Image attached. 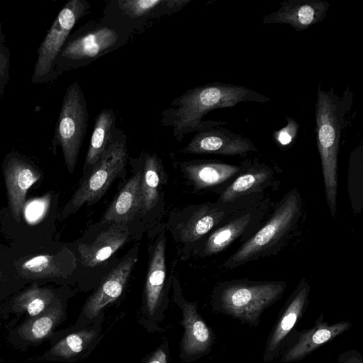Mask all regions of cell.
Segmentation results:
<instances>
[{"mask_svg":"<svg viewBox=\"0 0 363 363\" xmlns=\"http://www.w3.org/2000/svg\"><path fill=\"white\" fill-rule=\"evenodd\" d=\"M270 99L244 86L216 82L187 90L174 99L161 113L163 125L172 127L179 142L190 133L219 126L226 122L203 121L208 112L232 107L240 102L267 103Z\"/></svg>","mask_w":363,"mask_h":363,"instance_id":"obj_1","label":"cell"},{"mask_svg":"<svg viewBox=\"0 0 363 363\" xmlns=\"http://www.w3.org/2000/svg\"><path fill=\"white\" fill-rule=\"evenodd\" d=\"M341 99L331 89L320 86L315 103L317 147L320 157L326 202L330 214L335 218L337 193V158L344 118L348 110L347 97Z\"/></svg>","mask_w":363,"mask_h":363,"instance_id":"obj_2","label":"cell"},{"mask_svg":"<svg viewBox=\"0 0 363 363\" xmlns=\"http://www.w3.org/2000/svg\"><path fill=\"white\" fill-rule=\"evenodd\" d=\"M302 204L298 191L296 188L289 191L267 223L230 255L223 266L233 269L278 252L301 218Z\"/></svg>","mask_w":363,"mask_h":363,"instance_id":"obj_3","label":"cell"},{"mask_svg":"<svg viewBox=\"0 0 363 363\" xmlns=\"http://www.w3.org/2000/svg\"><path fill=\"white\" fill-rule=\"evenodd\" d=\"M128 157L126 135L118 128L99 162L89 173L83 175L75 192L62 208L61 218H67L84 205L94 204L117 178L123 179Z\"/></svg>","mask_w":363,"mask_h":363,"instance_id":"obj_4","label":"cell"},{"mask_svg":"<svg viewBox=\"0 0 363 363\" xmlns=\"http://www.w3.org/2000/svg\"><path fill=\"white\" fill-rule=\"evenodd\" d=\"M286 287L284 281L235 279L220 283L216 297L222 311L255 325L262 313L281 297Z\"/></svg>","mask_w":363,"mask_h":363,"instance_id":"obj_5","label":"cell"},{"mask_svg":"<svg viewBox=\"0 0 363 363\" xmlns=\"http://www.w3.org/2000/svg\"><path fill=\"white\" fill-rule=\"evenodd\" d=\"M88 122L86 101L79 84L75 81L67 87L64 95L52 140L53 152L55 153L57 146L61 147L69 173L76 167Z\"/></svg>","mask_w":363,"mask_h":363,"instance_id":"obj_6","label":"cell"},{"mask_svg":"<svg viewBox=\"0 0 363 363\" xmlns=\"http://www.w3.org/2000/svg\"><path fill=\"white\" fill-rule=\"evenodd\" d=\"M122 43L116 29L105 25H86L70 33L55 61L57 76L84 67L116 49Z\"/></svg>","mask_w":363,"mask_h":363,"instance_id":"obj_7","label":"cell"},{"mask_svg":"<svg viewBox=\"0 0 363 363\" xmlns=\"http://www.w3.org/2000/svg\"><path fill=\"white\" fill-rule=\"evenodd\" d=\"M90 8L86 0H69L60 11L37 49L31 82L43 84L57 78L55 61L71 31Z\"/></svg>","mask_w":363,"mask_h":363,"instance_id":"obj_8","label":"cell"},{"mask_svg":"<svg viewBox=\"0 0 363 363\" xmlns=\"http://www.w3.org/2000/svg\"><path fill=\"white\" fill-rule=\"evenodd\" d=\"M231 204L206 202L172 211L166 229L177 242L189 247L228 218L233 212Z\"/></svg>","mask_w":363,"mask_h":363,"instance_id":"obj_9","label":"cell"},{"mask_svg":"<svg viewBox=\"0 0 363 363\" xmlns=\"http://www.w3.org/2000/svg\"><path fill=\"white\" fill-rule=\"evenodd\" d=\"M102 229L89 242H80L77 250L81 264L94 269L104 264L131 239L140 238V231L123 223H100Z\"/></svg>","mask_w":363,"mask_h":363,"instance_id":"obj_10","label":"cell"},{"mask_svg":"<svg viewBox=\"0 0 363 363\" xmlns=\"http://www.w3.org/2000/svg\"><path fill=\"white\" fill-rule=\"evenodd\" d=\"M138 159L142 170L141 223L146 230L152 228L162 212L164 192L162 190L167 177L162 160L156 154L143 151Z\"/></svg>","mask_w":363,"mask_h":363,"instance_id":"obj_11","label":"cell"},{"mask_svg":"<svg viewBox=\"0 0 363 363\" xmlns=\"http://www.w3.org/2000/svg\"><path fill=\"white\" fill-rule=\"evenodd\" d=\"M132 174L104 213L99 223H123L145 230L141 223L142 170L138 158L128 157Z\"/></svg>","mask_w":363,"mask_h":363,"instance_id":"obj_12","label":"cell"},{"mask_svg":"<svg viewBox=\"0 0 363 363\" xmlns=\"http://www.w3.org/2000/svg\"><path fill=\"white\" fill-rule=\"evenodd\" d=\"M3 169L9 207L15 221L20 223L27 192L41 174L18 152H10L5 157Z\"/></svg>","mask_w":363,"mask_h":363,"instance_id":"obj_13","label":"cell"},{"mask_svg":"<svg viewBox=\"0 0 363 363\" xmlns=\"http://www.w3.org/2000/svg\"><path fill=\"white\" fill-rule=\"evenodd\" d=\"M258 149L247 138L222 127H213L196 133L180 151L187 154L245 156Z\"/></svg>","mask_w":363,"mask_h":363,"instance_id":"obj_14","label":"cell"},{"mask_svg":"<svg viewBox=\"0 0 363 363\" xmlns=\"http://www.w3.org/2000/svg\"><path fill=\"white\" fill-rule=\"evenodd\" d=\"M138 244L133 247L109 269L96 291L87 301L84 313L94 318L108 303L119 298L138 259Z\"/></svg>","mask_w":363,"mask_h":363,"instance_id":"obj_15","label":"cell"},{"mask_svg":"<svg viewBox=\"0 0 363 363\" xmlns=\"http://www.w3.org/2000/svg\"><path fill=\"white\" fill-rule=\"evenodd\" d=\"M151 238L148 247V263L145 283V300L152 315L162 298L167 277L166 227L159 224L150 228Z\"/></svg>","mask_w":363,"mask_h":363,"instance_id":"obj_16","label":"cell"},{"mask_svg":"<svg viewBox=\"0 0 363 363\" xmlns=\"http://www.w3.org/2000/svg\"><path fill=\"white\" fill-rule=\"evenodd\" d=\"M330 4L325 0H285L279 8L263 16L264 24H288L296 31H303L325 18Z\"/></svg>","mask_w":363,"mask_h":363,"instance_id":"obj_17","label":"cell"},{"mask_svg":"<svg viewBox=\"0 0 363 363\" xmlns=\"http://www.w3.org/2000/svg\"><path fill=\"white\" fill-rule=\"evenodd\" d=\"M238 177L222 191L217 201L223 204H231L245 196L262 193L270 186L274 179L273 169L257 160L242 164Z\"/></svg>","mask_w":363,"mask_h":363,"instance_id":"obj_18","label":"cell"},{"mask_svg":"<svg viewBox=\"0 0 363 363\" xmlns=\"http://www.w3.org/2000/svg\"><path fill=\"white\" fill-rule=\"evenodd\" d=\"M310 289L308 280L303 277L289 298L280 318L268 339L264 354L265 361L273 359L279 351L286 336L306 306Z\"/></svg>","mask_w":363,"mask_h":363,"instance_id":"obj_19","label":"cell"},{"mask_svg":"<svg viewBox=\"0 0 363 363\" xmlns=\"http://www.w3.org/2000/svg\"><path fill=\"white\" fill-rule=\"evenodd\" d=\"M180 169L194 190L200 191L221 184L237 176L242 165L217 160H196L179 163Z\"/></svg>","mask_w":363,"mask_h":363,"instance_id":"obj_20","label":"cell"},{"mask_svg":"<svg viewBox=\"0 0 363 363\" xmlns=\"http://www.w3.org/2000/svg\"><path fill=\"white\" fill-rule=\"evenodd\" d=\"M77 267L75 255L63 247L55 255H38L32 257L17 267L18 274L27 279L67 277Z\"/></svg>","mask_w":363,"mask_h":363,"instance_id":"obj_21","label":"cell"},{"mask_svg":"<svg viewBox=\"0 0 363 363\" xmlns=\"http://www.w3.org/2000/svg\"><path fill=\"white\" fill-rule=\"evenodd\" d=\"M255 217V213L250 211L230 219L211 233L196 252L206 257L222 252L249 230Z\"/></svg>","mask_w":363,"mask_h":363,"instance_id":"obj_22","label":"cell"},{"mask_svg":"<svg viewBox=\"0 0 363 363\" xmlns=\"http://www.w3.org/2000/svg\"><path fill=\"white\" fill-rule=\"evenodd\" d=\"M118 128L116 116L111 108H104L97 115L83 165V175L99 162L111 143Z\"/></svg>","mask_w":363,"mask_h":363,"instance_id":"obj_23","label":"cell"},{"mask_svg":"<svg viewBox=\"0 0 363 363\" xmlns=\"http://www.w3.org/2000/svg\"><path fill=\"white\" fill-rule=\"evenodd\" d=\"M350 327L348 322H340L332 325L318 323L313 328L306 331L297 342L283 355L281 362L284 363L303 359L315 349L330 341Z\"/></svg>","mask_w":363,"mask_h":363,"instance_id":"obj_24","label":"cell"},{"mask_svg":"<svg viewBox=\"0 0 363 363\" xmlns=\"http://www.w3.org/2000/svg\"><path fill=\"white\" fill-rule=\"evenodd\" d=\"M189 0H119L113 1L122 16L130 21L143 20L181 9Z\"/></svg>","mask_w":363,"mask_h":363,"instance_id":"obj_25","label":"cell"},{"mask_svg":"<svg viewBox=\"0 0 363 363\" xmlns=\"http://www.w3.org/2000/svg\"><path fill=\"white\" fill-rule=\"evenodd\" d=\"M184 325L186 329L184 339V349L189 354L206 351L211 343L209 329L196 311L195 304L184 303Z\"/></svg>","mask_w":363,"mask_h":363,"instance_id":"obj_26","label":"cell"},{"mask_svg":"<svg viewBox=\"0 0 363 363\" xmlns=\"http://www.w3.org/2000/svg\"><path fill=\"white\" fill-rule=\"evenodd\" d=\"M62 315L60 306H50L40 315L32 317L18 328L19 335L30 342H39L49 337Z\"/></svg>","mask_w":363,"mask_h":363,"instance_id":"obj_27","label":"cell"},{"mask_svg":"<svg viewBox=\"0 0 363 363\" xmlns=\"http://www.w3.org/2000/svg\"><path fill=\"white\" fill-rule=\"evenodd\" d=\"M54 298L52 290L34 284L16 298L14 306L18 311L26 312L32 318L48 308Z\"/></svg>","mask_w":363,"mask_h":363,"instance_id":"obj_28","label":"cell"},{"mask_svg":"<svg viewBox=\"0 0 363 363\" xmlns=\"http://www.w3.org/2000/svg\"><path fill=\"white\" fill-rule=\"evenodd\" d=\"M93 330H83L68 335L59 341L50 351L56 357L68 359L82 352L95 337Z\"/></svg>","mask_w":363,"mask_h":363,"instance_id":"obj_29","label":"cell"},{"mask_svg":"<svg viewBox=\"0 0 363 363\" xmlns=\"http://www.w3.org/2000/svg\"><path fill=\"white\" fill-rule=\"evenodd\" d=\"M10 58L11 51L6 43L5 35L0 21V99L9 81Z\"/></svg>","mask_w":363,"mask_h":363,"instance_id":"obj_30","label":"cell"},{"mask_svg":"<svg viewBox=\"0 0 363 363\" xmlns=\"http://www.w3.org/2000/svg\"><path fill=\"white\" fill-rule=\"evenodd\" d=\"M286 126L273 134L275 142L281 148L289 147L294 142L299 128L298 123L293 118L286 117Z\"/></svg>","mask_w":363,"mask_h":363,"instance_id":"obj_31","label":"cell"},{"mask_svg":"<svg viewBox=\"0 0 363 363\" xmlns=\"http://www.w3.org/2000/svg\"><path fill=\"white\" fill-rule=\"evenodd\" d=\"M147 363H167V354L162 350H158Z\"/></svg>","mask_w":363,"mask_h":363,"instance_id":"obj_32","label":"cell"}]
</instances>
